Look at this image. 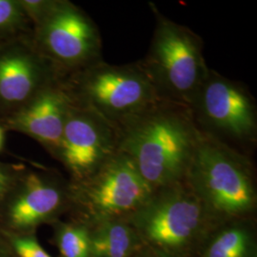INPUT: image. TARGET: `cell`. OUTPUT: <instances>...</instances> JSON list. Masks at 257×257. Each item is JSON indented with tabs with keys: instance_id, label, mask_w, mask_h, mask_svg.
Wrapping results in <instances>:
<instances>
[{
	"instance_id": "cell-1",
	"label": "cell",
	"mask_w": 257,
	"mask_h": 257,
	"mask_svg": "<svg viewBox=\"0 0 257 257\" xmlns=\"http://www.w3.org/2000/svg\"><path fill=\"white\" fill-rule=\"evenodd\" d=\"M115 128L117 151L155 191L184 181L199 138L189 108L159 102Z\"/></svg>"
},
{
	"instance_id": "cell-2",
	"label": "cell",
	"mask_w": 257,
	"mask_h": 257,
	"mask_svg": "<svg viewBox=\"0 0 257 257\" xmlns=\"http://www.w3.org/2000/svg\"><path fill=\"white\" fill-rule=\"evenodd\" d=\"M184 181L216 224L240 220L255 209L256 191L247 156L200 132Z\"/></svg>"
},
{
	"instance_id": "cell-3",
	"label": "cell",
	"mask_w": 257,
	"mask_h": 257,
	"mask_svg": "<svg viewBox=\"0 0 257 257\" xmlns=\"http://www.w3.org/2000/svg\"><path fill=\"white\" fill-rule=\"evenodd\" d=\"M125 220L160 257H185L216 224L185 181L156 190Z\"/></svg>"
},
{
	"instance_id": "cell-4",
	"label": "cell",
	"mask_w": 257,
	"mask_h": 257,
	"mask_svg": "<svg viewBox=\"0 0 257 257\" xmlns=\"http://www.w3.org/2000/svg\"><path fill=\"white\" fill-rule=\"evenodd\" d=\"M150 7L156 25L147 55L138 61L163 101L189 108L210 70L202 39L190 28L168 19L155 3Z\"/></svg>"
},
{
	"instance_id": "cell-5",
	"label": "cell",
	"mask_w": 257,
	"mask_h": 257,
	"mask_svg": "<svg viewBox=\"0 0 257 257\" xmlns=\"http://www.w3.org/2000/svg\"><path fill=\"white\" fill-rule=\"evenodd\" d=\"M63 80L74 102L114 127L163 101L139 61L113 65L102 59Z\"/></svg>"
},
{
	"instance_id": "cell-6",
	"label": "cell",
	"mask_w": 257,
	"mask_h": 257,
	"mask_svg": "<svg viewBox=\"0 0 257 257\" xmlns=\"http://www.w3.org/2000/svg\"><path fill=\"white\" fill-rule=\"evenodd\" d=\"M154 192L133 160L117 152L89 177L71 182L69 213L71 218L87 225L125 219Z\"/></svg>"
},
{
	"instance_id": "cell-7",
	"label": "cell",
	"mask_w": 257,
	"mask_h": 257,
	"mask_svg": "<svg viewBox=\"0 0 257 257\" xmlns=\"http://www.w3.org/2000/svg\"><path fill=\"white\" fill-rule=\"evenodd\" d=\"M189 110L201 134L237 152L256 143L254 97L246 86L214 70H209Z\"/></svg>"
},
{
	"instance_id": "cell-8",
	"label": "cell",
	"mask_w": 257,
	"mask_h": 257,
	"mask_svg": "<svg viewBox=\"0 0 257 257\" xmlns=\"http://www.w3.org/2000/svg\"><path fill=\"white\" fill-rule=\"evenodd\" d=\"M32 39L62 77L103 59L97 25L69 0H55L46 15L33 25Z\"/></svg>"
},
{
	"instance_id": "cell-9",
	"label": "cell",
	"mask_w": 257,
	"mask_h": 257,
	"mask_svg": "<svg viewBox=\"0 0 257 257\" xmlns=\"http://www.w3.org/2000/svg\"><path fill=\"white\" fill-rule=\"evenodd\" d=\"M71 182L53 169L24 166L0 208V231L37 232L69 213Z\"/></svg>"
},
{
	"instance_id": "cell-10",
	"label": "cell",
	"mask_w": 257,
	"mask_h": 257,
	"mask_svg": "<svg viewBox=\"0 0 257 257\" xmlns=\"http://www.w3.org/2000/svg\"><path fill=\"white\" fill-rule=\"evenodd\" d=\"M116 128L94 111L73 100L55 159L71 182L95 173L118 151Z\"/></svg>"
},
{
	"instance_id": "cell-11",
	"label": "cell",
	"mask_w": 257,
	"mask_h": 257,
	"mask_svg": "<svg viewBox=\"0 0 257 257\" xmlns=\"http://www.w3.org/2000/svg\"><path fill=\"white\" fill-rule=\"evenodd\" d=\"M63 78L35 46L32 35L0 43V120Z\"/></svg>"
},
{
	"instance_id": "cell-12",
	"label": "cell",
	"mask_w": 257,
	"mask_h": 257,
	"mask_svg": "<svg viewBox=\"0 0 257 257\" xmlns=\"http://www.w3.org/2000/svg\"><path fill=\"white\" fill-rule=\"evenodd\" d=\"M73 103L63 78L52 83L8 117L0 120L6 132L33 138L55 158Z\"/></svg>"
},
{
	"instance_id": "cell-13",
	"label": "cell",
	"mask_w": 257,
	"mask_h": 257,
	"mask_svg": "<svg viewBox=\"0 0 257 257\" xmlns=\"http://www.w3.org/2000/svg\"><path fill=\"white\" fill-rule=\"evenodd\" d=\"M92 257H138L145 247L125 219L104 220L89 225Z\"/></svg>"
},
{
	"instance_id": "cell-14",
	"label": "cell",
	"mask_w": 257,
	"mask_h": 257,
	"mask_svg": "<svg viewBox=\"0 0 257 257\" xmlns=\"http://www.w3.org/2000/svg\"><path fill=\"white\" fill-rule=\"evenodd\" d=\"M230 223L209 242L202 257H255L253 237L246 224Z\"/></svg>"
},
{
	"instance_id": "cell-15",
	"label": "cell",
	"mask_w": 257,
	"mask_h": 257,
	"mask_svg": "<svg viewBox=\"0 0 257 257\" xmlns=\"http://www.w3.org/2000/svg\"><path fill=\"white\" fill-rule=\"evenodd\" d=\"M53 227V241L60 257H92L89 225L70 218L58 220Z\"/></svg>"
},
{
	"instance_id": "cell-16",
	"label": "cell",
	"mask_w": 257,
	"mask_h": 257,
	"mask_svg": "<svg viewBox=\"0 0 257 257\" xmlns=\"http://www.w3.org/2000/svg\"><path fill=\"white\" fill-rule=\"evenodd\" d=\"M33 26L19 0H0V43L32 35Z\"/></svg>"
},
{
	"instance_id": "cell-17",
	"label": "cell",
	"mask_w": 257,
	"mask_h": 257,
	"mask_svg": "<svg viewBox=\"0 0 257 257\" xmlns=\"http://www.w3.org/2000/svg\"><path fill=\"white\" fill-rule=\"evenodd\" d=\"M0 235L18 257H54L40 244L37 232H5Z\"/></svg>"
},
{
	"instance_id": "cell-18",
	"label": "cell",
	"mask_w": 257,
	"mask_h": 257,
	"mask_svg": "<svg viewBox=\"0 0 257 257\" xmlns=\"http://www.w3.org/2000/svg\"><path fill=\"white\" fill-rule=\"evenodd\" d=\"M24 164L0 161V208L24 169Z\"/></svg>"
},
{
	"instance_id": "cell-19",
	"label": "cell",
	"mask_w": 257,
	"mask_h": 257,
	"mask_svg": "<svg viewBox=\"0 0 257 257\" xmlns=\"http://www.w3.org/2000/svg\"><path fill=\"white\" fill-rule=\"evenodd\" d=\"M0 257H18L12 248H10L7 242L0 235Z\"/></svg>"
},
{
	"instance_id": "cell-20",
	"label": "cell",
	"mask_w": 257,
	"mask_h": 257,
	"mask_svg": "<svg viewBox=\"0 0 257 257\" xmlns=\"http://www.w3.org/2000/svg\"><path fill=\"white\" fill-rule=\"evenodd\" d=\"M5 134L6 131L5 128L2 127V125L0 124V153L2 152L3 148H4V143H5Z\"/></svg>"
},
{
	"instance_id": "cell-21",
	"label": "cell",
	"mask_w": 257,
	"mask_h": 257,
	"mask_svg": "<svg viewBox=\"0 0 257 257\" xmlns=\"http://www.w3.org/2000/svg\"><path fill=\"white\" fill-rule=\"evenodd\" d=\"M138 257H160L158 256V255H156L155 253H153V252H151V251H149L148 249H144Z\"/></svg>"
}]
</instances>
